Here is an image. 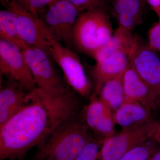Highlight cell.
I'll use <instances>...</instances> for the list:
<instances>
[{
	"label": "cell",
	"instance_id": "27",
	"mask_svg": "<svg viewBox=\"0 0 160 160\" xmlns=\"http://www.w3.org/2000/svg\"><path fill=\"white\" fill-rule=\"evenodd\" d=\"M152 138L160 145V123H158Z\"/></svg>",
	"mask_w": 160,
	"mask_h": 160
},
{
	"label": "cell",
	"instance_id": "20",
	"mask_svg": "<svg viewBox=\"0 0 160 160\" xmlns=\"http://www.w3.org/2000/svg\"><path fill=\"white\" fill-rule=\"evenodd\" d=\"M158 143L150 138L118 160H147L159 150Z\"/></svg>",
	"mask_w": 160,
	"mask_h": 160
},
{
	"label": "cell",
	"instance_id": "12",
	"mask_svg": "<svg viewBox=\"0 0 160 160\" xmlns=\"http://www.w3.org/2000/svg\"><path fill=\"white\" fill-rule=\"evenodd\" d=\"M27 92L18 84L11 80H8L5 85L1 86L0 127L22 110Z\"/></svg>",
	"mask_w": 160,
	"mask_h": 160
},
{
	"label": "cell",
	"instance_id": "1",
	"mask_svg": "<svg viewBox=\"0 0 160 160\" xmlns=\"http://www.w3.org/2000/svg\"><path fill=\"white\" fill-rule=\"evenodd\" d=\"M80 96L67 87L59 91L35 88L24 107L0 127V159L23 160L68 118L82 110Z\"/></svg>",
	"mask_w": 160,
	"mask_h": 160
},
{
	"label": "cell",
	"instance_id": "25",
	"mask_svg": "<svg viewBox=\"0 0 160 160\" xmlns=\"http://www.w3.org/2000/svg\"><path fill=\"white\" fill-rule=\"evenodd\" d=\"M149 47L154 51L160 52V21L148 32Z\"/></svg>",
	"mask_w": 160,
	"mask_h": 160
},
{
	"label": "cell",
	"instance_id": "8",
	"mask_svg": "<svg viewBox=\"0 0 160 160\" xmlns=\"http://www.w3.org/2000/svg\"><path fill=\"white\" fill-rule=\"evenodd\" d=\"M5 8L16 15L17 26L20 38L29 46L49 53L50 44L42 21L26 9L18 0H1Z\"/></svg>",
	"mask_w": 160,
	"mask_h": 160
},
{
	"label": "cell",
	"instance_id": "24",
	"mask_svg": "<svg viewBox=\"0 0 160 160\" xmlns=\"http://www.w3.org/2000/svg\"><path fill=\"white\" fill-rule=\"evenodd\" d=\"M23 6L37 16L38 11L44 9L45 7H48L55 0H18Z\"/></svg>",
	"mask_w": 160,
	"mask_h": 160
},
{
	"label": "cell",
	"instance_id": "5",
	"mask_svg": "<svg viewBox=\"0 0 160 160\" xmlns=\"http://www.w3.org/2000/svg\"><path fill=\"white\" fill-rule=\"evenodd\" d=\"M157 122L152 119L138 125L123 128L121 132L103 141L98 160H118L152 137Z\"/></svg>",
	"mask_w": 160,
	"mask_h": 160
},
{
	"label": "cell",
	"instance_id": "13",
	"mask_svg": "<svg viewBox=\"0 0 160 160\" xmlns=\"http://www.w3.org/2000/svg\"><path fill=\"white\" fill-rule=\"evenodd\" d=\"M123 83L124 101L137 102L151 111L157 107L151 89L130 66L124 73Z\"/></svg>",
	"mask_w": 160,
	"mask_h": 160
},
{
	"label": "cell",
	"instance_id": "4",
	"mask_svg": "<svg viewBox=\"0 0 160 160\" xmlns=\"http://www.w3.org/2000/svg\"><path fill=\"white\" fill-rule=\"evenodd\" d=\"M45 28L50 44L49 53L62 69L65 82L80 96L89 97L92 86L79 58L72 49L56 39Z\"/></svg>",
	"mask_w": 160,
	"mask_h": 160
},
{
	"label": "cell",
	"instance_id": "11",
	"mask_svg": "<svg viewBox=\"0 0 160 160\" xmlns=\"http://www.w3.org/2000/svg\"><path fill=\"white\" fill-rule=\"evenodd\" d=\"M130 66L129 52L122 51L96 63L91 70L94 81V92L98 94L105 83L125 73Z\"/></svg>",
	"mask_w": 160,
	"mask_h": 160
},
{
	"label": "cell",
	"instance_id": "2",
	"mask_svg": "<svg viewBox=\"0 0 160 160\" xmlns=\"http://www.w3.org/2000/svg\"><path fill=\"white\" fill-rule=\"evenodd\" d=\"M81 111L64 121L38 146L33 160H75L92 137Z\"/></svg>",
	"mask_w": 160,
	"mask_h": 160
},
{
	"label": "cell",
	"instance_id": "3",
	"mask_svg": "<svg viewBox=\"0 0 160 160\" xmlns=\"http://www.w3.org/2000/svg\"><path fill=\"white\" fill-rule=\"evenodd\" d=\"M113 30L106 9H98L81 12L73 32V46L93 57L111 39Z\"/></svg>",
	"mask_w": 160,
	"mask_h": 160
},
{
	"label": "cell",
	"instance_id": "14",
	"mask_svg": "<svg viewBox=\"0 0 160 160\" xmlns=\"http://www.w3.org/2000/svg\"><path fill=\"white\" fill-rule=\"evenodd\" d=\"M115 124L124 128L138 126L152 119L151 110L140 103L124 101L113 113Z\"/></svg>",
	"mask_w": 160,
	"mask_h": 160
},
{
	"label": "cell",
	"instance_id": "17",
	"mask_svg": "<svg viewBox=\"0 0 160 160\" xmlns=\"http://www.w3.org/2000/svg\"><path fill=\"white\" fill-rule=\"evenodd\" d=\"M0 39L13 44L22 50L28 46L19 35L16 15L7 8L0 11Z\"/></svg>",
	"mask_w": 160,
	"mask_h": 160
},
{
	"label": "cell",
	"instance_id": "16",
	"mask_svg": "<svg viewBox=\"0 0 160 160\" xmlns=\"http://www.w3.org/2000/svg\"><path fill=\"white\" fill-rule=\"evenodd\" d=\"M124 74L105 83L98 94L100 101L113 113L121 107L125 100Z\"/></svg>",
	"mask_w": 160,
	"mask_h": 160
},
{
	"label": "cell",
	"instance_id": "18",
	"mask_svg": "<svg viewBox=\"0 0 160 160\" xmlns=\"http://www.w3.org/2000/svg\"><path fill=\"white\" fill-rule=\"evenodd\" d=\"M93 92L90 97L88 105L81 111L83 119L89 129L93 131L95 127L106 111L109 109Z\"/></svg>",
	"mask_w": 160,
	"mask_h": 160
},
{
	"label": "cell",
	"instance_id": "26",
	"mask_svg": "<svg viewBox=\"0 0 160 160\" xmlns=\"http://www.w3.org/2000/svg\"><path fill=\"white\" fill-rule=\"evenodd\" d=\"M147 1L152 9L157 15L160 21V0H147Z\"/></svg>",
	"mask_w": 160,
	"mask_h": 160
},
{
	"label": "cell",
	"instance_id": "6",
	"mask_svg": "<svg viewBox=\"0 0 160 160\" xmlns=\"http://www.w3.org/2000/svg\"><path fill=\"white\" fill-rule=\"evenodd\" d=\"M79 14L67 0H55L48 6L44 19L41 20L56 39L72 49L73 29Z\"/></svg>",
	"mask_w": 160,
	"mask_h": 160
},
{
	"label": "cell",
	"instance_id": "7",
	"mask_svg": "<svg viewBox=\"0 0 160 160\" xmlns=\"http://www.w3.org/2000/svg\"><path fill=\"white\" fill-rule=\"evenodd\" d=\"M37 87L47 91H59L69 87L58 74L48 52L28 46L22 50Z\"/></svg>",
	"mask_w": 160,
	"mask_h": 160
},
{
	"label": "cell",
	"instance_id": "21",
	"mask_svg": "<svg viewBox=\"0 0 160 160\" xmlns=\"http://www.w3.org/2000/svg\"><path fill=\"white\" fill-rule=\"evenodd\" d=\"M115 124L113 112L110 109H108L98 121L92 131L96 136V138L103 142L104 140L114 135Z\"/></svg>",
	"mask_w": 160,
	"mask_h": 160
},
{
	"label": "cell",
	"instance_id": "22",
	"mask_svg": "<svg viewBox=\"0 0 160 160\" xmlns=\"http://www.w3.org/2000/svg\"><path fill=\"white\" fill-rule=\"evenodd\" d=\"M102 141L92 137L75 160H98Z\"/></svg>",
	"mask_w": 160,
	"mask_h": 160
},
{
	"label": "cell",
	"instance_id": "19",
	"mask_svg": "<svg viewBox=\"0 0 160 160\" xmlns=\"http://www.w3.org/2000/svg\"><path fill=\"white\" fill-rule=\"evenodd\" d=\"M142 0H112V13L115 18L125 13L142 21Z\"/></svg>",
	"mask_w": 160,
	"mask_h": 160
},
{
	"label": "cell",
	"instance_id": "15",
	"mask_svg": "<svg viewBox=\"0 0 160 160\" xmlns=\"http://www.w3.org/2000/svg\"><path fill=\"white\" fill-rule=\"evenodd\" d=\"M138 39L132 35L131 32L119 27L113 32L109 40L93 55L96 62H99L119 51L130 52Z\"/></svg>",
	"mask_w": 160,
	"mask_h": 160
},
{
	"label": "cell",
	"instance_id": "28",
	"mask_svg": "<svg viewBox=\"0 0 160 160\" xmlns=\"http://www.w3.org/2000/svg\"><path fill=\"white\" fill-rule=\"evenodd\" d=\"M147 160H160V149H159Z\"/></svg>",
	"mask_w": 160,
	"mask_h": 160
},
{
	"label": "cell",
	"instance_id": "29",
	"mask_svg": "<svg viewBox=\"0 0 160 160\" xmlns=\"http://www.w3.org/2000/svg\"><path fill=\"white\" fill-rule=\"evenodd\" d=\"M159 105H160V97L159 100V102H158V106H159Z\"/></svg>",
	"mask_w": 160,
	"mask_h": 160
},
{
	"label": "cell",
	"instance_id": "9",
	"mask_svg": "<svg viewBox=\"0 0 160 160\" xmlns=\"http://www.w3.org/2000/svg\"><path fill=\"white\" fill-rule=\"evenodd\" d=\"M0 73L29 92L37 86L22 49L0 39Z\"/></svg>",
	"mask_w": 160,
	"mask_h": 160
},
{
	"label": "cell",
	"instance_id": "10",
	"mask_svg": "<svg viewBox=\"0 0 160 160\" xmlns=\"http://www.w3.org/2000/svg\"><path fill=\"white\" fill-rule=\"evenodd\" d=\"M130 66L148 85L158 106L160 97V59L154 50L138 39L129 52Z\"/></svg>",
	"mask_w": 160,
	"mask_h": 160
},
{
	"label": "cell",
	"instance_id": "23",
	"mask_svg": "<svg viewBox=\"0 0 160 160\" xmlns=\"http://www.w3.org/2000/svg\"><path fill=\"white\" fill-rule=\"evenodd\" d=\"M77 8L79 13L92 9H106L107 0H67Z\"/></svg>",
	"mask_w": 160,
	"mask_h": 160
}]
</instances>
